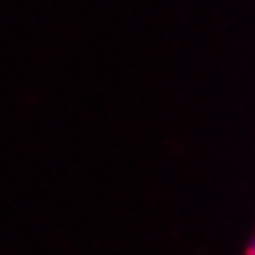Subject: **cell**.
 I'll return each mask as SVG.
<instances>
[]
</instances>
